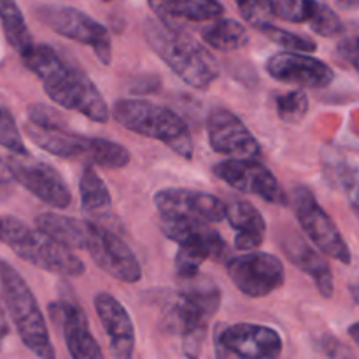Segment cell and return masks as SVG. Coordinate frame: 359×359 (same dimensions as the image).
Returning <instances> with one entry per match:
<instances>
[{"label": "cell", "mask_w": 359, "mask_h": 359, "mask_svg": "<svg viewBox=\"0 0 359 359\" xmlns=\"http://www.w3.org/2000/svg\"><path fill=\"white\" fill-rule=\"evenodd\" d=\"M309 25L316 34L323 35V37H337L344 32V25L335 11L321 2H318V6H316Z\"/></svg>", "instance_id": "cell-34"}, {"label": "cell", "mask_w": 359, "mask_h": 359, "mask_svg": "<svg viewBox=\"0 0 359 359\" xmlns=\"http://www.w3.org/2000/svg\"><path fill=\"white\" fill-rule=\"evenodd\" d=\"M209 255L198 248H191V245H181L175 256V272L181 279L191 280L198 276L200 266L207 262Z\"/></svg>", "instance_id": "cell-32"}, {"label": "cell", "mask_w": 359, "mask_h": 359, "mask_svg": "<svg viewBox=\"0 0 359 359\" xmlns=\"http://www.w3.org/2000/svg\"><path fill=\"white\" fill-rule=\"evenodd\" d=\"M79 193L81 205L88 214L102 212V210L109 209L112 203L111 193H109L107 186L102 181L100 175L97 174L93 165H86L81 172Z\"/></svg>", "instance_id": "cell-26"}, {"label": "cell", "mask_w": 359, "mask_h": 359, "mask_svg": "<svg viewBox=\"0 0 359 359\" xmlns=\"http://www.w3.org/2000/svg\"><path fill=\"white\" fill-rule=\"evenodd\" d=\"M37 228L58 241L60 244L70 249H86L88 233H90V221L74 219V217L60 216V214L46 212L35 219Z\"/></svg>", "instance_id": "cell-24"}, {"label": "cell", "mask_w": 359, "mask_h": 359, "mask_svg": "<svg viewBox=\"0 0 359 359\" xmlns=\"http://www.w3.org/2000/svg\"><path fill=\"white\" fill-rule=\"evenodd\" d=\"M104 2H111V0H104Z\"/></svg>", "instance_id": "cell-43"}, {"label": "cell", "mask_w": 359, "mask_h": 359, "mask_svg": "<svg viewBox=\"0 0 359 359\" xmlns=\"http://www.w3.org/2000/svg\"><path fill=\"white\" fill-rule=\"evenodd\" d=\"M266 70L280 83L304 88H326L335 77L333 70L325 62L300 51H284L270 56Z\"/></svg>", "instance_id": "cell-15"}, {"label": "cell", "mask_w": 359, "mask_h": 359, "mask_svg": "<svg viewBox=\"0 0 359 359\" xmlns=\"http://www.w3.org/2000/svg\"><path fill=\"white\" fill-rule=\"evenodd\" d=\"M11 181H14V175H13V170H11V167H9V161L0 158V186L9 184Z\"/></svg>", "instance_id": "cell-38"}, {"label": "cell", "mask_w": 359, "mask_h": 359, "mask_svg": "<svg viewBox=\"0 0 359 359\" xmlns=\"http://www.w3.org/2000/svg\"><path fill=\"white\" fill-rule=\"evenodd\" d=\"M318 0H273L276 16L291 23H309Z\"/></svg>", "instance_id": "cell-33"}, {"label": "cell", "mask_w": 359, "mask_h": 359, "mask_svg": "<svg viewBox=\"0 0 359 359\" xmlns=\"http://www.w3.org/2000/svg\"><path fill=\"white\" fill-rule=\"evenodd\" d=\"M195 279H191V284L177 294L170 314L175 328L182 337L184 353L191 358L200 354L205 340L207 325L221 304V293L217 286L207 280L198 283Z\"/></svg>", "instance_id": "cell-6"}, {"label": "cell", "mask_w": 359, "mask_h": 359, "mask_svg": "<svg viewBox=\"0 0 359 359\" xmlns=\"http://www.w3.org/2000/svg\"><path fill=\"white\" fill-rule=\"evenodd\" d=\"M337 4L344 9H359V0H337Z\"/></svg>", "instance_id": "cell-40"}, {"label": "cell", "mask_w": 359, "mask_h": 359, "mask_svg": "<svg viewBox=\"0 0 359 359\" xmlns=\"http://www.w3.org/2000/svg\"><path fill=\"white\" fill-rule=\"evenodd\" d=\"M214 174L231 188L251 193L276 205H286L287 196L276 175L255 158H231L214 167Z\"/></svg>", "instance_id": "cell-13"}, {"label": "cell", "mask_w": 359, "mask_h": 359, "mask_svg": "<svg viewBox=\"0 0 359 359\" xmlns=\"http://www.w3.org/2000/svg\"><path fill=\"white\" fill-rule=\"evenodd\" d=\"M202 37L210 48L226 53L237 51L249 42V35L244 25L235 20H224V18L212 20V23L203 27Z\"/></svg>", "instance_id": "cell-25"}, {"label": "cell", "mask_w": 359, "mask_h": 359, "mask_svg": "<svg viewBox=\"0 0 359 359\" xmlns=\"http://www.w3.org/2000/svg\"><path fill=\"white\" fill-rule=\"evenodd\" d=\"M154 205L160 214L202 219L207 223H219L226 219V203L209 193L193 189H161L154 195Z\"/></svg>", "instance_id": "cell-16"}, {"label": "cell", "mask_w": 359, "mask_h": 359, "mask_svg": "<svg viewBox=\"0 0 359 359\" xmlns=\"http://www.w3.org/2000/svg\"><path fill=\"white\" fill-rule=\"evenodd\" d=\"M349 291H351V294H353L354 302H356V304L359 305V280H356L354 284H351Z\"/></svg>", "instance_id": "cell-42"}, {"label": "cell", "mask_w": 359, "mask_h": 359, "mask_svg": "<svg viewBox=\"0 0 359 359\" xmlns=\"http://www.w3.org/2000/svg\"><path fill=\"white\" fill-rule=\"evenodd\" d=\"M217 356L244 359H273L283 353V339L269 326L238 323L223 326L216 335Z\"/></svg>", "instance_id": "cell-11"}, {"label": "cell", "mask_w": 359, "mask_h": 359, "mask_svg": "<svg viewBox=\"0 0 359 359\" xmlns=\"http://www.w3.org/2000/svg\"><path fill=\"white\" fill-rule=\"evenodd\" d=\"M86 251L91 259L116 280L133 284L142 277L139 259L126 245V242L114 231L107 230L93 221H90Z\"/></svg>", "instance_id": "cell-10"}, {"label": "cell", "mask_w": 359, "mask_h": 359, "mask_svg": "<svg viewBox=\"0 0 359 359\" xmlns=\"http://www.w3.org/2000/svg\"><path fill=\"white\" fill-rule=\"evenodd\" d=\"M277 114L283 121L286 123H298L302 121L309 111V97L305 91L293 90L287 93L279 95L276 98Z\"/></svg>", "instance_id": "cell-30"}, {"label": "cell", "mask_w": 359, "mask_h": 359, "mask_svg": "<svg viewBox=\"0 0 359 359\" xmlns=\"http://www.w3.org/2000/svg\"><path fill=\"white\" fill-rule=\"evenodd\" d=\"M0 21H2L4 34L7 42L18 53L25 51L28 46L34 44L30 30H28L25 18L14 0H0Z\"/></svg>", "instance_id": "cell-27"}, {"label": "cell", "mask_w": 359, "mask_h": 359, "mask_svg": "<svg viewBox=\"0 0 359 359\" xmlns=\"http://www.w3.org/2000/svg\"><path fill=\"white\" fill-rule=\"evenodd\" d=\"M7 335H9V325H7L6 312H4L2 305H0V353H2L4 342H6Z\"/></svg>", "instance_id": "cell-39"}, {"label": "cell", "mask_w": 359, "mask_h": 359, "mask_svg": "<svg viewBox=\"0 0 359 359\" xmlns=\"http://www.w3.org/2000/svg\"><path fill=\"white\" fill-rule=\"evenodd\" d=\"M339 55L359 72V37H349L340 42Z\"/></svg>", "instance_id": "cell-37"}, {"label": "cell", "mask_w": 359, "mask_h": 359, "mask_svg": "<svg viewBox=\"0 0 359 359\" xmlns=\"http://www.w3.org/2000/svg\"><path fill=\"white\" fill-rule=\"evenodd\" d=\"M209 142L216 153L230 158H258L262 154L258 140L241 118L228 109L216 107L207 119Z\"/></svg>", "instance_id": "cell-14"}, {"label": "cell", "mask_w": 359, "mask_h": 359, "mask_svg": "<svg viewBox=\"0 0 359 359\" xmlns=\"http://www.w3.org/2000/svg\"><path fill=\"white\" fill-rule=\"evenodd\" d=\"M95 309L109 339L112 356L118 359L132 358L135 349V328L126 309L107 293L95 297Z\"/></svg>", "instance_id": "cell-18"}, {"label": "cell", "mask_w": 359, "mask_h": 359, "mask_svg": "<svg viewBox=\"0 0 359 359\" xmlns=\"http://www.w3.org/2000/svg\"><path fill=\"white\" fill-rule=\"evenodd\" d=\"M237 4L242 18L258 30L272 25V20L276 18L273 0H237Z\"/></svg>", "instance_id": "cell-31"}, {"label": "cell", "mask_w": 359, "mask_h": 359, "mask_svg": "<svg viewBox=\"0 0 359 359\" xmlns=\"http://www.w3.org/2000/svg\"><path fill=\"white\" fill-rule=\"evenodd\" d=\"M0 242L9 245L20 258L46 272L63 277H79L86 270L72 249L60 244L41 228L34 230L13 216L0 217Z\"/></svg>", "instance_id": "cell-3"}, {"label": "cell", "mask_w": 359, "mask_h": 359, "mask_svg": "<svg viewBox=\"0 0 359 359\" xmlns=\"http://www.w3.org/2000/svg\"><path fill=\"white\" fill-rule=\"evenodd\" d=\"M0 284H2L7 311L27 349H30L39 358H55L48 326L34 293L23 277L16 272V269L6 262H0Z\"/></svg>", "instance_id": "cell-5"}, {"label": "cell", "mask_w": 359, "mask_h": 359, "mask_svg": "<svg viewBox=\"0 0 359 359\" xmlns=\"http://www.w3.org/2000/svg\"><path fill=\"white\" fill-rule=\"evenodd\" d=\"M35 16L56 34L93 48L97 58L111 65L112 44L107 28L83 11L69 6H41L35 9Z\"/></svg>", "instance_id": "cell-7"}, {"label": "cell", "mask_w": 359, "mask_h": 359, "mask_svg": "<svg viewBox=\"0 0 359 359\" xmlns=\"http://www.w3.org/2000/svg\"><path fill=\"white\" fill-rule=\"evenodd\" d=\"M20 55L25 67L41 77L44 91L55 104L79 112L91 121H109L111 112L98 88L86 74L69 65L51 46L34 42Z\"/></svg>", "instance_id": "cell-1"}, {"label": "cell", "mask_w": 359, "mask_h": 359, "mask_svg": "<svg viewBox=\"0 0 359 359\" xmlns=\"http://www.w3.org/2000/svg\"><path fill=\"white\" fill-rule=\"evenodd\" d=\"M262 34H265V37H269L273 44L280 46L286 51H300V53H312L316 51L318 44H316L312 39L302 37V35L293 34V32H287L284 28L276 27V25H266L263 27Z\"/></svg>", "instance_id": "cell-29"}, {"label": "cell", "mask_w": 359, "mask_h": 359, "mask_svg": "<svg viewBox=\"0 0 359 359\" xmlns=\"http://www.w3.org/2000/svg\"><path fill=\"white\" fill-rule=\"evenodd\" d=\"M228 276L245 297L265 298L283 286L286 272L277 256L249 251L228 263Z\"/></svg>", "instance_id": "cell-9"}, {"label": "cell", "mask_w": 359, "mask_h": 359, "mask_svg": "<svg viewBox=\"0 0 359 359\" xmlns=\"http://www.w3.org/2000/svg\"><path fill=\"white\" fill-rule=\"evenodd\" d=\"M7 161L13 170L14 181L27 188L32 195L55 209H67L70 205L72 202L70 189L55 167L30 156L28 153H13Z\"/></svg>", "instance_id": "cell-12"}, {"label": "cell", "mask_w": 359, "mask_h": 359, "mask_svg": "<svg viewBox=\"0 0 359 359\" xmlns=\"http://www.w3.org/2000/svg\"><path fill=\"white\" fill-rule=\"evenodd\" d=\"M146 39L158 56L188 86L205 90L219 76V63L209 49L182 32L158 21L146 25Z\"/></svg>", "instance_id": "cell-2"}, {"label": "cell", "mask_w": 359, "mask_h": 359, "mask_svg": "<svg viewBox=\"0 0 359 359\" xmlns=\"http://www.w3.org/2000/svg\"><path fill=\"white\" fill-rule=\"evenodd\" d=\"M342 186L346 189V196L349 200L351 209L359 216V168L358 167H344L342 174Z\"/></svg>", "instance_id": "cell-36"}, {"label": "cell", "mask_w": 359, "mask_h": 359, "mask_svg": "<svg viewBox=\"0 0 359 359\" xmlns=\"http://www.w3.org/2000/svg\"><path fill=\"white\" fill-rule=\"evenodd\" d=\"M226 221L237 231L235 248L241 251H255L263 244L266 224L256 207L249 202H230L226 205Z\"/></svg>", "instance_id": "cell-22"}, {"label": "cell", "mask_w": 359, "mask_h": 359, "mask_svg": "<svg viewBox=\"0 0 359 359\" xmlns=\"http://www.w3.org/2000/svg\"><path fill=\"white\" fill-rule=\"evenodd\" d=\"M161 23L181 28V21H212L223 16L224 7L217 0H147Z\"/></svg>", "instance_id": "cell-20"}, {"label": "cell", "mask_w": 359, "mask_h": 359, "mask_svg": "<svg viewBox=\"0 0 359 359\" xmlns=\"http://www.w3.org/2000/svg\"><path fill=\"white\" fill-rule=\"evenodd\" d=\"M0 144L16 154L27 153L16 121L11 116V112L4 107H0Z\"/></svg>", "instance_id": "cell-35"}, {"label": "cell", "mask_w": 359, "mask_h": 359, "mask_svg": "<svg viewBox=\"0 0 359 359\" xmlns=\"http://www.w3.org/2000/svg\"><path fill=\"white\" fill-rule=\"evenodd\" d=\"M160 228L165 237L174 241L175 244L202 249L209 255L210 259L221 262L226 255V244L221 235L209 226L207 221L161 214Z\"/></svg>", "instance_id": "cell-17"}, {"label": "cell", "mask_w": 359, "mask_h": 359, "mask_svg": "<svg viewBox=\"0 0 359 359\" xmlns=\"http://www.w3.org/2000/svg\"><path fill=\"white\" fill-rule=\"evenodd\" d=\"M112 116L130 132L160 140L182 158L193 156L191 132L184 119L170 109L126 98L112 105Z\"/></svg>", "instance_id": "cell-4"}, {"label": "cell", "mask_w": 359, "mask_h": 359, "mask_svg": "<svg viewBox=\"0 0 359 359\" xmlns=\"http://www.w3.org/2000/svg\"><path fill=\"white\" fill-rule=\"evenodd\" d=\"M349 337L356 342V346L359 347V323H354L353 326H349Z\"/></svg>", "instance_id": "cell-41"}, {"label": "cell", "mask_w": 359, "mask_h": 359, "mask_svg": "<svg viewBox=\"0 0 359 359\" xmlns=\"http://www.w3.org/2000/svg\"><path fill=\"white\" fill-rule=\"evenodd\" d=\"M58 314L62 319L67 351L74 359H102L100 346L93 339L88 325V318L74 298L58 302Z\"/></svg>", "instance_id": "cell-19"}, {"label": "cell", "mask_w": 359, "mask_h": 359, "mask_svg": "<svg viewBox=\"0 0 359 359\" xmlns=\"http://www.w3.org/2000/svg\"><path fill=\"white\" fill-rule=\"evenodd\" d=\"M86 156L104 168H123L130 163V151L107 139H88Z\"/></svg>", "instance_id": "cell-28"}, {"label": "cell", "mask_w": 359, "mask_h": 359, "mask_svg": "<svg viewBox=\"0 0 359 359\" xmlns=\"http://www.w3.org/2000/svg\"><path fill=\"white\" fill-rule=\"evenodd\" d=\"M284 251H286L287 258L291 263L304 270L305 273L314 279L316 286H318L319 293L323 297L330 298L333 294V276L332 269H330L328 262L321 256V252L316 251L309 244H305L302 238L291 237L290 241L284 242Z\"/></svg>", "instance_id": "cell-23"}, {"label": "cell", "mask_w": 359, "mask_h": 359, "mask_svg": "<svg viewBox=\"0 0 359 359\" xmlns=\"http://www.w3.org/2000/svg\"><path fill=\"white\" fill-rule=\"evenodd\" d=\"M0 107H2V105H0Z\"/></svg>", "instance_id": "cell-44"}, {"label": "cell", "mask_w": 359, "mask_h": 359, "mask_svg": "<svg viewBox=\"0 0 359 359\" xmlns=\"http://www.w3.org/2000/svg\"><path fill=\"white\" fill-rule=\"evenodd\" d=\"M293 210L297 214L302 230L323 255L330 256L344 265H349L353 256H351L346 241L340 235L332 217L319 205L311 189L297 188L293 195Z\"/></svg>", "instance_id": "cell-8"}, {"label": "cell", "mask_w": 359, "mask_h": 359, "mask_svg": "<svg viewBox=\"0 0 359 359\" xmlns=\"http://www.w3.org/2000/svg\"><path fill=\"white\" fill-rule=\"evenodd\" d=\"M25 130L35 146L58 158H77L86 154L88 151L90 137L69 132L67 125H37L28 121Z\"/></svg>", "instance_id": "cell-21"}]
</instances>
